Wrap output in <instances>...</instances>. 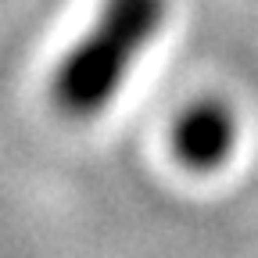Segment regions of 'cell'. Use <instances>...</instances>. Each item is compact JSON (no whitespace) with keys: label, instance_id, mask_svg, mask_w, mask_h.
Returning <instances> with one entry per match:
<instances>
[{"label":"cell","instance_id":"cell-1","mask_svg":"<svg viewBox=\"0 0 258 258\" xmlns=\"http://www.w3.org/2000/svg\"><path fill=\"white\" fill-rule=\"evenodd\" d=\"M165 8L169 0H104L93 29L54 72V104L72 118L97 115L118 93L137 54L158 36Z\"/></svg>","mask_w":258,"mask_h":258},{"label":"cell","instance_id":"cell-2","mask_svg":"<svg viewBox=\"0 0 258 258\" xmlns=\"http://www.w3.org/2000/svg\"><path fill=\"white\" fill-rule=\"evenodd\" d=\"M233 137H237L233 111L226 104H219V101L190 104L179 115L176 129H172L176 154L194 169H215L219 161L233 151Z\"/></svg>","mask_w":258,"mask_h":258}]
</instances>
